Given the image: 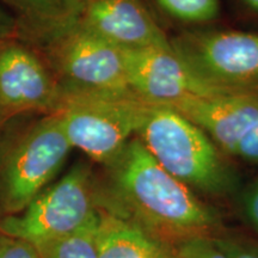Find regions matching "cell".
<instances>
[{"label": "cell", "instance_id": "1", "mask_svg": "<svg viewBox=\"0 0 258 258\" xmlns=\"http://www.w3.org/2000/svg\"><path fill=\"white\" fill-rule=\"evenodd\" d=\"M111 190L125 215L171 245L214 237L220 217L157 163L135 137L108 165Z\"/></svg>", "mask_w": 258, "mask_h": 258}, {"label": "cell", "instance_id": "2", "mask_svg": "<svg viewBox=\"0 0 258 258\" xmlns=\"http://www.w3.org/2000/svg\"><path fill=\"white\" fill-rule=\"evenodd\" d=\"M137 138L159 165L195 192L221 196L233 189L234 172L220 148L173 109L148 106Z\"/></svg>", "mask_w": 258, "mask_h": 258}, {"label": "cell", "instance_id": "3", "mask_svg": "<svg viewBox=\"0 0 258 258\" xmlns=\"http://www.w3.org/2000/svg\"><path fill=\"white\" fill-rule=\"evenodd\" d=\"M99 209L91 171L78 164L21 213L3 219L0 233L28 241L43 254L98 217Z\"/></svg>", "mask_w": 258, "mask_h": 258}, {"label": "cell", "instance_id": "4", "mask_svg": "<svg viewBox=\"0 0 258 258\" xmlns=\"http://www.w3.org/2000/svg\"><path fill=\"white\" fill-rule=\"evenodd\" d=\"M148 106L135 95L62 93L56 112L72 148L108 166L137 137Z\"/></svg>", "mask_w": 258, "mask_h": 258}, {"label": "cell", "instance_id": "5", "mask_svg": "<svg viewBox=\"0 0 258 258\" xmlns=\"http://www.w3.org/2000/svg\"><path fill=\"white\" fill-rule=\"evenodd\" d=\"M48 40V66L62 93L134 95L125 50L74 22Z\"/></svg>", "mask_w": 258, "mask_h": 258}, {"label": "cell", "instance_id": "6", "mask_svg": "<svg viewBox=\"0 0 258 258\" xmlns=\"http://www.w3.org/2000/svg\"><path fill=\"white\" fill-rule=\"evenodd\" d=\"M71 146L57 112L29 127L12 145L0 171V205L9 215L28 207L63 166Z\"/></svg>", "mask_w": 258, "mask_h": 258}, {"label": "cell", "instance_id": "7", "mask_svg": "<svg viewBox=\"0 0 258 258\" xmlns=\"http://www.w3.org/2000/svg\"><path fill=\"white\" fill-rule=\"evenodd\" d=\"M170 42L177 56L207 85L258 96V32L188 31Z\"/></svg>", "mask_w": 258, "mask_h": 258}, {"label": "cell", "instance_id": "8", "mask_svg": "<svg viewBox=\"0 0 258 258\" xmlns=\"http://www.w3.org/2000/svg\"><path fill=\"white\" fill-rule=\"evenodd\" d=\"M131 91L150 105L173 106L189 99L228 93L199 79L172 47L125 50Z\"/></svg>", "mask_w": 258, "mask_h": 258}, {"label": "cell", "instance_id": "9", "mask_svg": "<svg viewBox=\"0 0 258 258\" xmlns=\"http://www.w3.org/2000/svg\"><path fill=\"white\" fill-rule=\"evenodd\" d=\"M62 90L37 54L11 38L0 44V108L9 117L59 110Z\"/></svg>", "mask_w": 258, "mask_h": 258}, {"label": "cell", "instance_id": "10", "mask_svg": "<svg viewBox=\"0 0 258 258\" xmlns=\"http://www.w3.org/2000/svg\"><path fill=\"white\" fill-rule=\"evenodd\" d=\"M77 22L123 50L171 47L143 0H82Z\"/></svg>", "mask_w": 258, "mask_h": 258}, {"label": "cell", "instance_id": "11", "mask_svg": "<svg viewBox=\"0 0 258 258\" xmlns=\"http://www.w3.org/2000/svg\"><path fill=\"white\" fill-rule=\"evenodd\" d=\"M171 109L205 132L222 153L232 156L258 120V96L221 93L189 99Z\"/></svg>", "mask_w": 258, "mask_h": 258}, {"label": "cell", "instance_id": "12", "mask_svg": "<svg viewBox=\"0 0 258 258\" xmlns=\"http://www.w3.org/2000/svg\"><path fill=\"white\" fill-rule=\"evenodd\" d=\"M172 252L173 245L156 237L124 213L99 211L98 258H172Z\"/></svg>", "mask_w": 258, "mask_h": 258}, {"label": "cell", "instance_id": "13", "mask_svg": "<svg viewBox=\"0 0 258 258\" xmlns=\"http://www.w3.org/2000/svg\"><path fill=\"white\" fill-rule=\"evenodd\" d=\"M19 23L29 31L49 38L77 22L82 0H4Z\"/></svg>", "mask_w": 258, "mask_h": 258}, {"label": "cell", "instance_id": "14", "mask_svg": "<svg viewBox=\"0 0 258 258\" xmlns=\"http://www.w3.org/2000/svg\"><path fill=\"white\" fill-rule=\"evenodd\" d=\"M101 211V209H99ZM98 217L82 230L54 244L42 254L43 258H98L97 257V227Z\"/></svg>", "mask_w": 258, "mask_h": 258}, {"label": "cell", "instance_id": "15", "mask_svg": "<svg viewBox=\"0 0 258 258\" xmlns=\"http://www.w3.org/2000/svg\"><path fill=\"white\" fill-rule=\"evenodd\" d=\"M167 15L186 23H207L219 17V0H156Z\"/></svg>", "mask_w": 258, "mask_h": 258}, {"label": "cell", "instance_id": "16", "mask_svg": "<svg viewBox=\"0 0 258 258\" xmlns=\"http://www.w3.org/2000/svg\"><path fill=\"white\" fill-rule=\"evenodd\" d=\"M172 258H230L215 237H195L173 245Z\"/></svg>", "mask_w": 258, "mask_h": 258}, {"label": "cell", "instance_id": "17", "mask_svg": "<svg viewBox=\"0 0 258 258\" xmlns=\"http://www.w3.org/2000/svg\"><path fill=\"white\" fill-rule=\"evenodd\" d=\"M0 258H43L34 245L0 233Z\"/></svg>", "mask_w": 258, "mask_h": 258}, {"label": "cell", "instance_id": "18", "mask_svg": "<svg viewBox=\"0 0 258 258\" xmlns=\"http://www.w3.org/2000/svg\"><path fill=\"white\" fill-rule=\"evenodd\" d=\"M215 240L230 258H258V243L254 241L233 235L215 237Z\"/></svg>", "mask_w": 258, "mask_h": 258}, {"label": "cell", "instance_id": "19", "mask_svg": "<svg viewBox=\"0 0 258 258\" xmlns=\"http://www.w3.org/2000/svg\"><path fill=\"white\" fill-rule=\"evenodd\" d=\"M232 156L258 165V120L238 143Z\"/></svg>", "mask_w": 258, "mask_h": 258}, {"label": "cell", "instance_id": "20", "mask_svg": "<svg viewBox=\"0 0 258 258\" xmlns=\"http://www.w3.org/2000/svg\"><path fill=\"white\" fill-rule=\"evenodd\" d=\"M241 212L247 224L258 233V179L254 180L243 195Z\"/></svg>", "mask_w": 258, "mask_h": 258}, {"label": "cell", "instance_id": "21", "mask_svg": "<svg viewBox=\"0 0 258 258\" xmlns=\"http://www.w3.org/2000/svg\"><path fill=\"white\" fill-rule=\"evenodd\" d=\"M18 30L17 21L0 6V36L10 38Z\"/></svg>", "mask_w": 258, "mask_h": 258}, {"label": "cell", "instance_id": "22", "mask_svg": "<svg viewBox=\"0 0 258 258\" xmlns=\"http://www.w3.org/2000/svg\"><path fill=\"white\" fill-rule=\"evenodd\" d=\"M243 2L246 4L249 8L252 10V11L258 14V0H243Z\"/></svg>", "mask_w": 258, "mask_h": 258}, {"label": "cell", "instance_id": "23", "mask_svg": "<svg viewBox=\"0 0 258 258\" xmlns=\"http://www.w3.org/2000/svg\"><path fill=\"white\" fill-rule=\"evenodd\" d=\"M9 118H10L9 116L6 115L5 112L2 110V108H0V127H2V125L4 124V122H5L6 120H9Z\"/></svg>", "mask_w": 258, "mask_h": 258}, {"label": "cell", "instance_id": "24", "mask_svg": "<svg viewBox=\"0 0 258 258\" xmlns=\"http://www.w3.org/2000/svg\"><path fill=\"white\" fill-rule=\"evenodd\" d=\"M6 40V38L5 37H3V36H0V44H2L3 43V42H4Z\"/></svg>", "mask_w": 258, "mask_h": 258}]
</instances>
